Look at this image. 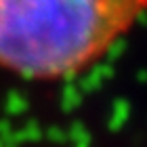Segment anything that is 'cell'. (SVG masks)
I'll return each instance as SVG.
<instances>
[{
  "label": "cell",
  "mask_w": 147,
  "mask_h": 147,
  "mask_svg": "<svg viewBox=\"0 0 147 147\" xmlns=\"http://www.w3.org/2000/svg\"><path fill=\"white\" fill-rule=\"evenodd\" d=\"M147 13V0H0V67L67 78L99 61Z\"/></svg>",
  "instance_id": "6da1fadb"
}]
</instances>
